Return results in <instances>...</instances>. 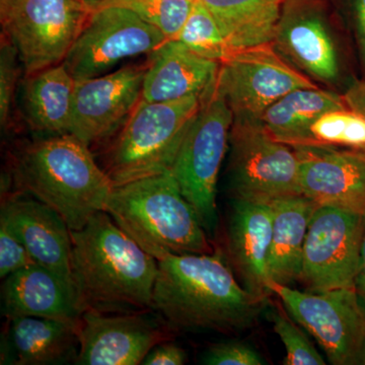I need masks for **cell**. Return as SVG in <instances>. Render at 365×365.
Here are the masks:
<instances>
[{"instance_id": "6da1fadb", "label": "cell", "mask_w": 365, "mask_h": 365, "mask_svg": "<svg viewBox=\"0 0 365 365\" xmlns=\"http://www.w3.org/2000/svg\"><path fill=\"white\" fill-rule=\"evenodd\" d=\"M267 304L242 287L218 254L170 255L158 260L153 309L172 329L235 333L256 325Z\"/></svg>"}, {"instance_id": "7a4b0ae2", "label": "cell", "mask_w": 365, "mask_h": 365, "mask_svg": "<svg viewBox=\"0 0 365 365\" xmlns=\"http://www.w3.org/2000/svg\"><path fill=\"white\" fill-rule=\"evenodd\" d=\"M71 276L83 313H135L153 309L158 261L144 251L106 211L71 230Z\"/></svg>"}, {"instance_id": "3957f363", "label": "cell", "mask_w": 365, "mask_h": 365, "mask_svg": "<svg viewBox=\"0 0 365 365\" xmlns=\"http://www.w3.org/2000/svg\"><path fill=\"white\" fill-rule=\"evenodd\" d=\"M88 148L71 134L23 144L11 153L9 179L16 191L56 210L71 230H81L105 211L114 187Z\"/></svg>"}, {"instance_id": "277c9868", "label": "cell", "mask_w": 365, "mask_h": 365, "mask_svg": "<svg viewBox=\"0 0 365 365\" xmlns=\"http://www.w3.org/2000/svg\"><path fill=\"white\" fill-rule=\"evenodd\" d=\"M105 211L158 261L170 255L212 253L195 209L170 172L113 187Z\"/></svg>"}, {"instance_id": "5b68a950", "label": "cell", "mask_w": 365, "mask_h": 365, "mask_svg": "<svg viewBox=\"0 0 365 365\" xmlns=\"http://www.w3.org/2000/svg\"><path fill=\"white\" fill-rule=\"evenodd\" d=\"M201 101L198 96L173 102L141 98L105 151L102 168L113 186L170 172Z\"/></svg>"}, {"instance_id": "8992f818", "label": "cell", "mask_w": 365, "mask_h": 365, "mask_svg": "<svg viewBox=\"0 0 365 365\" xmlns=\"http://www.w3.org/2000/svg\"><path fill=\"white\" fill-rule=\"evenodd\" d=\"M232 122L234 113L213 86L202 98L170 170L182 195L210 235L217 225L216 184Z\"/></svg>"}, {"instance_id": "52a82bcc", "label": "cell", "mask_w": 365, "mask_h": 365, "mask_svg": "<svg viewBox=\"0 0 365 365\" xmlns=\"http://www.w3.org/2000/svg\"><path fill=\"white\" fill-rule=\"evenodd\" d=\"M91 11L81 0H0L2 35L29 76L63 62Z\"/></svg>"}, {"instance_id": "ba28073f", "label": "cell", "mask_w": 365, "mask_h": 365, "mask_svg": "<svg viewBox=\"0 0 365 365\" xmlns=\"http://www.w3.org/2000/svg\"><path fill=\"white\" fill-rule=\"evenodd\" d=\"M228 143V175L235 198L271 201L302 195L297 151L271 135L260 119L234 117Z\"/></svg>"}, {"instance_id": "9c48e42d", "label": "cell", "mask_w": 365, "mask_h": 365, "mask_svg": "<svg viewBox=\"0 0 365 365\" xmlns=\"http://www.w3.org/2000/svg\"><path fill=\"white\" fill-rule=\"evenodd\" d=\"M290 316L314 336L334 365H360L365 345V304L355 288L300 292L268 282Z\"/></svg>"}, {"instance_id": "30bf717a", "label": "cell", "mask_w": 365, "mask_h": 365, "mask_svg": "<svg viewBox=\"0 0 365 365\" xmlns=\"http://www.w3.org/2000/svg\"><path fill=\"white\" fill-rule=\"evenodd\" d=\"M167 40L129 9L101 7L93 9L62 63L76 81L97 78L122 60L150 54Z\"/></svg>"}, {"instance_id": "8fae6325", "label": "cell", "mask_w": 365, "mask_h": 365, "mask_svg": "<svg viewBox=\"0 0 365 365\" xmlns=\"http://www.w3.org/2000/svg\"><path fill=\"white\" fill-rule=\"evenodd\" d=\"M365 215L317 206L304 242L302 281L307 292L355 288Z\"/></svg>"}, {"instance_id": "7c38bea8", "label": "cell", "mask_w": 365, "mask_h": 365, "mask_svg": "<svg viewBox=\"0 0 365 365\" xmlns=\"http://www.w3.org/2000/svg\"><path fill=\"white\" fill-rule=\"evenodd\" d=\"M215 86L234 117L256 119L290 91L317 88L311 79L281 59L274 51L273 43L235 50L220 62Z\"/></svg>"}, {"instance_id": "4fadbf2b", "label": "cell", "mask_w": 365, "mask_h": 365, "mask_svg": "<svg viewBox=\"0 0 365 365\" xmlns=\"http://www.w3.org/2000/svg\"><path fill=\"white\" fill-rule=\"evenodd\" d=\"M167 322L153 309L104 314L86 311L78 326V365L143 364L153 348L170 340Z\"/></svg>"}, {"instance_id": "5bb4252c", "label": "cell", "mask_w": 365, "mask_h": 365, "mask_svg": "<svg viewBox=\"0 0 365 365\" xmlns=\"http://www.w3.org/2000/svg\"><path fill=\"white\" fill-rule=\"evenodd\" d=\"M143 66L76 83L69 134L90 146L121 128L143 98Z\"/></svg>"}, {"instance_id": "9a60e30c", "label": "cell", "mask_w": 365, "mask_h": 365, "mask_svg": "<svg viewBox=\"0 0 365 365\" xmlns=\"http://www.w3.org/2000/svg\"><path fill=\"white\" fill-rule=\"evenodd\" d=\"M299 163L300 191L317 205L365 215V151L336 146H292Z\"/></svg>"}, {"instance_id": "2e32d148", "label": "cell", "mask_w": 365, "mask_h": 365, "mask_svg": "<svg viewBox=\"0 0 365 365\" xmlns=\"http://www.w3.org/2000/svg\"><path fill=\"white\" fill-rule=\"evenodd\" d=\"M0 220L9 225L36 264L72 282L71 230L56 210L21 192L4 193Z\"/></svg>"}, {"instance_id": "e0dca14e", "label": "cell", "mask_w": 365, "mask_h": 365, "mask_svg": "<svg viewBox=\"0 0 365 365\" xmlns=\"http://www.w3.org/2000/svg\"><path fill=\"white\" fill-rule=\"evenodd\" d=\"M274 44L295 66L319 81L339 74L337 50L325 19L314 4L292 0L283 6Z\"/></svg>"}, {"instance_id": "ac0fdd59", "label": "cell", "mask_w": 365, "mask_h": 365, "mask_svg": "<svg viewBox=\"0 0 365 365\" xmlns=\"http://www.w3.org/2000/svg\"><path fill=\"white\" fill-rule=\"evenodd\" d=\"M1 313L6 319L36 317L79 326L83 311L73 283L33 264L4 278Z\"/></svg>"}, {"instance_id": "d6986e66", "label": "cell", "mask_w": 365, "mask_h": 365, "mask_svg": "<svg viewBox=\"0 0 365 365\" xmlns=\"http://www.w3.org/2000/svg\"><path fill=\"white\" fill-rule=\"evenodd\" d=\"M270 201L235 198L227 230V253L244 288L259 297L270 294L268 257L272 241Z\"/></svg>"}, {"instance_id": "ffe728a7", "label": "cell", "mask_w": 365, "mask_h": 365, "mask_svg": "<svg viewBox=\"0 0 365 365\" xmlns=\"http://www.w3.org/2000/svg\"><path fill=\"white\" fill-rule=\"evenodd\" d=\"M220 62L192 51L181 41L167 40L148 54L143 98L148 102H173L198 96L215 86Z\"/></svg>"}, {"instance_id": "44dd1931", "label": "cell", "mask_w": 365, "mask_h": 365, "mask_svg": "<svg viewBox=\"0 0 365 365\" xmlns=\"http://www.w3.org/2000/svg\"><path fill=\"white\" fill-rule=\"evenodd\" d=\"M1 364L55 365L76 361L78 326L56 319L18 317L7 319Z\"/></svg>"}, {"instance_id": "7402d4cb", "label": "cell", "mask_w": 365, "mask_h": 365, "mask_svg": "<svg viewBox=\"0 0 365 365\" xmlns=\"http://www.w3.org/2000/svg\"><path fill=\"white\" fill-rule=\"evenodd\" d=\"M270 203L273 230L268 257L269 278L289 287L299 280L307 230L318 205L304 195L278 197Z\"/></svg>"}, {"instance_id": "603a6c76", "label": "cell", "mask_w": 365, "mask_h": 365, "mask_svg": "<svg viewBox=\"0 0 365 365\" xmlns=\"http://www.w3.org/2000/svg\"><path fill=\"white\" fill-rule=\"evenodd\" d=\"M76 83L63 63L26 76L23 107L31 129L48 136L69 134Z\"/></svg>"}, {"instance_id": "cb8c5ba5", "label": "cell", "mask_w": 365, "mask_h": 365, "mask_svg": "<svg viewBox=\"0 0 365 365\" xmlns=\"http://www.w3.org/2000/svg\"><path fill=\"white\" fill-rule=\"evenodd\" d=\"M348 108L343 97L317 88H299L267 108L260 120L269 133L289 145L307 144L311 125L324 113Z\"/></svg>"}, {"instance_id": "d4e9b609", "label": "cell", "mask_w": 365, "mask_h": 365, "mask_svg": "<svg viewBox=\"0 0 365 365\" xmlns=\"http://www.w3.org/2000/svg\"><path fill=\"white\" fill-rule=\"evenodd\" d=\"M235 50L272 44L284 0H199Z\"/></svg>"}, {"instance_id": "484cf974", "label": "cell", "mask_w": 365, "mask_h": 365, "mask_svg": "<svg viewBox=\"0 0 365 365\" xmlns=\"http://www.w3.org/2000/svg\"><path fill=\"white\" fill-rule=\"evenodd\" d=\"M307 144L365 151V118L349 108L324 113L309 127Z\"/></svg>"}, {"instance_id": "4316f807", "label": "cell", "mask_w": 365, "mask_h": 365, "mask_svg": "<svg viewBox=\"0 0 365 365\" xmlns=\"http://www.w3.org/2000/svg\"><path fill=\"white\" fill-rule=\"evenodd\" d=\"M177 40L200 56L218 62H222L235 51L215 16L199 0H196Z\"/></svg>"}, {"instance_id": "83f0119b", "label": "cell", "mask_w": 365, "mask_h": 365, "mask_svg": "<svg viewBox=\"0 0 365 365\" xmlns=\"http://www.w3.org/2000/svg\"><path fill=\"white\" fill-rule=\"evenodd\" d=\"M196 0H110L95 7L118 6L129 9L155 26L168 40L177 39L188 20Z\"/></svg>"}, {"instance_id": "f1b7e54d", "label": "cell", "mask_w": 365, "mask_h": 365, "mask_svg": "<svg viewBox=\"0 0 365 365\" xmlns=\"http://www.w3.org/2000/svg\"><path fill=\"white\" fill-rule=\"evenodd\" d=\"M273 329L279 336L287 350L283 364L325 365L323 357L307 338L306 333L280 309H273L271 314Z\"/></svg>"}, {"instance_id": "f546056e", "label": "cell", "mask_w": 365, "mask_h": 365, "mask_svg": "<svg viewBox=\"0 0 365 365\" xmlns=\"http://www.w3.org/2000/svg\"><path fill=\"white\" fill-rule=\"evenodd\" d=\"M18 51L6 36L0 47V124L6 131L11 122V111L16 86L21 72Z\"/></svg>"}, {"instance_id": "4dcf8cb0", "label": "cell", "mask_w": 365, "mask_h": 365, "mask_svg": "<svg viewBox=\"0 0 365 365\" xmlns=\"http://www.w3.org/2000/svg\"><path fill=\"white\" fill-rule=\"evenodd\" d=\"M36 264L25 246L11 232L4 220H0V277L4 279L16 271Z\"/></svg>"}, {"instance_id": "1f68e13d", "label": "cell", "mask_w": 365, "mask_h": 365, "mask_svg": "<svg viewBox=\"0 0 365 365\" xmlns=\"http://www.w3.org/2000/svg\"><path fill=\"white\" fill-rule=\"evenodd\" d=\"M209 365H262L266 364L260 354L242 342L218 343L209 348L204 356Z\"/></svg>"}, {"instance_id": "d6a6232c", "label": "cell", "mask_w": 365, "mask_h": 365, "mask_svg": "<svg viewBox=\"0 0 365 365\" xmlns=\"http://www.w3.org/2000/svg\"><path fill=\"white\" fill-rule=\"evenodd\" d=\"M187 353L170 340L163 341L150 350L144 359L143 365H182L186 364Z\"/></svg>"}, {"instance_id": "836d02e7", "label": "cell", "mask_w": 365, "mask_h": 365, "mask_svg": "<svg viewBox=\"0 0 365 365\" xmlns=\"http://www.w3.org/2000/svg\"><path fill=\"white\" fill-rule=\"evenodd\" d=\"M343 98L349 109L365 118V81L350 86Z\"/></svg>"}, {"instance_id": "e575fe53", "label": "cell", "mask_w": 365, "mask_h": 365, "mask_svg": "<svg viewBox=\"0 0 365 365\" xmlns=\"http://www.w3.org/2000/svg\"><path fill=\"white\" fill-rule=\"evenodd\" d=\"M356 26L360 53L365 63V0H356Z\"/></svg>"}, {"instance_id": "d590c367", "label": "cell", "mask_w": 365, "mask_h": 365, "mask_svg": "<svg viewBox=\"0 0 365 365\" xmlns=\"http://www.w3.org/2000/svg\"><path fill=\"white\" fill-rule=\"evenodd\" d=\"M355 289H356L357 294H359L360 299L365 304V220L361 249H360L359 269L356 280H355Z\"/></svg>"}, {"instance_id": "8d00e7d4", "label": "cell", "mask_w": 365, "mask_h": 365, "mask_svg": "<svg viewBox=\"0 0 365 365\" xmlns=\"http://www.w3.org/2000/svg\"><path fill=\"white\" fill-rule=\"evenodd\" d=\"M81 1L85 2L86 4H88V6L93 9H95V7L100 6V4L110 1V0H81Z\"/></svg>"}, {"instance_id": "74e56055", "label": "cell", "mask_w": 365, "mask_h": 365, "mask_svg": "<svg viewBox=\"0 0 365 365\" xmlns=\"http://www.w3.org/2000/svg\"><path fill=\"white\" fill-rule=\"evenodd\" d=\"M361 364L365 365V345H364V352H362Z\"/></svg>"}]
</instances>
